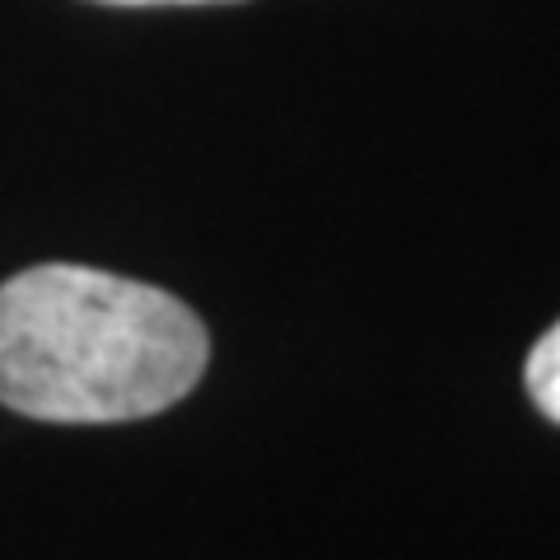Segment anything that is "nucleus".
Wrapping results in <instances>:
<instances>
[{
	"mask_svg": "<svg viewBox=\"0 0 560 560\" xmlns=\"http://www.w3.org/2000/svg\"><path fill=\"white\" fill-rule=\"evenodd\" d=\"M210 337L178 294L47 261L0 285V407L51 425L168 411L201 383Z\"/></svg>",
	"mask_w": 560,
	"mask_h": 560,
	"instance_id": "f257e3e1",
	"label": "nucleus"
},
{
	"mask_svg": "<svg viewBox=\"0 0 560 560\" xmlns=\"http://www.w3.org/2000/svg\"><path fill=\"white\" fill-rule=\"evenodd\" d=\"M528 393L537 401V411L560 425V323L533 346V355H528Z\"/></svg>",
	"mask_w": 560,
	"mask_h": 560,
	"instance_id": "f03ea898",
	"label": "nucleus"
},
{
	"mask_svg": "<svg viewBox=\"0 0 560 560\" xmlns=\"http://www.w3.org/2000/svg\"><path fill=\"white\" fill-rule=\"evenodd\" d=\"M98 5H224V0H98Z\"/></svg>",
	"mask_w": 560,
	"mask_h": 560,
	"instance_id": "7ed1b4c3",
	"label": "nucleus"
}]
</instances>
